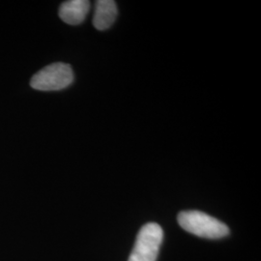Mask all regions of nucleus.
Instances as JSON below:
<instances>
[{
	"mask_svg": "<svg viewBox=\"0 0 261 261\" xmlns=\"http://www.w3.org/2000/svg\"><path fill=\"white\" fill-rule=\"evenodd\" d=\"M74 82L71 66L65 63H54L40 70L32 76L30 85L40 91H57L67 88Z\"/></svg>",
	"mask_w": 261,
	"mask_h": 261,
	"instance_id": "2",
	"label": "nucleus"
},
{
	"mask_svg": "<svg viewBox=\"0 0 261 261\" xmlns=\"http://www.w3.org/2000/svg\"><path fill=\"white\" fill-rule=\"evenodd\" d=\"M177 221L184 230L201 238L220 239L229 234L226 224L200 211L180 212Z\"/></svg>",
	"mask_w": 261,
	"mask_h": 261,
	"instance_id": "1",
	"label": "nucleus"
},
{
	"mask_svg": "<svg viewBox=\"0 0 261 261\" xmlns=\"http://www.w3.org/2000/svg\"><path fill=\"white\" fill-rule=\"evenodd\" d=\"M117 6L112 0H98L95 5L93 17L94 28L106 30L111 28L117 17Z\"/></svg>",
	"mask_w": 261,
	"mask_h": 261,
	"instance_id": "5",
	"label": "nucleus"
},
{
	"mask_svg": "<svg viewBox=\"0 0 261 261\" xmlns=\"http://www.w3.org/2000/svg\"><path fill=\"white\" fill-rule=\"evenodd\" d=\"M164 239V232L156 223H148L140 228L129 261H156Z\"/></svg>",
	"mask_w": 261,
	"mask_h": 261,
	"instance_id": "3",
	"label": "nucleus"
},
{
	"mask_svg": "<svg viewBox=\"0 0 261 261\" xmlns=\"http://www.w3.org/2000/svg\"><path fill=\"white\" fill-rule=\"evenodd\" d=\"M90 10V2L86 0H70L59 7V17L67 24L77 25L84 21Z\"/></svg>",
	"mask_w": 261,
	"mask_h": 261,
	"instance_id": "4",
	"label": "nucleus"
}]
</instances>
